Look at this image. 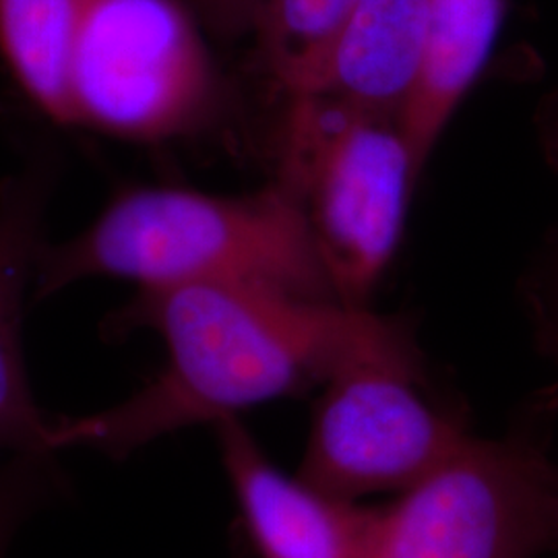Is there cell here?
Here are the masks:
<instances>
[{
  "instance_id": "cell-1",
  "label": "cell",
  "mask_w": 558,
  "mask_h": 558,
  "mask_svg": "<svg viewBox=\"0 0 558 558\" xmlns=\"http://www.w3.org/2000/svg\"><path fill=\"white\" fill-rule=\"evenodd\" d=\"M141 327L166 348L160 373L108 410L57 420V453L129 458L184 428L302 396L364 360L422 359L399 317L248 281L143 288L108 323L114 336Z\"/></svg>"
},
{
  "instance_id": "cell-2",
  "label": "cell",
  "mask_w": 558,
  "mask_h": 558,
  "mask_svg": "<svg viewBox=\"0 0 558 558\" xmlns=\"http://www.w3.org/2000/svg\"><path fill=\"white\" fill-rule=\"evenodd\" d=\"M87 278L129 279L140 290L248 281L338 300L299 201L281 182L236 197L172 186L124 191L75 239L44 244L34 290L48 299Z\"/></svg>"
},
{
  "instance_id": "cell-3",
  "label": "cell",
  "mask_w": 558,
  "mask_h": 558,
  "mask_svg": "<svg viewBox=\"0 0 558 558\" xmlns=\"http://www.w3.org/2000/svg\"><path fill=\"white\" fill-rule=\"evenodd\" d=\"M558 396L534 399L495 439L465 440L375 509L371 558H538L558 550Z\"/></svg>"
},
{
  "instance_id": "cell-4",
  "label": "cell",
  "mask_w": 558,
  "mask_h": 558,
  "mask_svg": "<svg viewBox=\"0 0 558 558\" xmlns=\"http://www.w3.org/2000/svg\"><path fill=\"white\" fill-rule=\"evenodd\" d=\"M420 174L401 120L290 98L278 182L299 201L339 302L366 306L398 251Z\"/></svg>"
},
{
  "instance_id": "cell-5",
  "label": "cell",
  "mask_w": 558,
  "mask_h": 558,
  "mask_svg": "<svg viewBox=\"0 0 558 558\" xmlns=\"http://www.w3.org/2000/svg\"><path fill=\"white\" fill-rule=\"evenodd\" d=\"M189 0H87L71 46L73 124L141 143L216 124L228 92Z\"/></svg>"
},
{
  "instance_id": "cell-6",
  "label": "cell",
  "mask_w": 558,
  "mask_h": 558,
  "mask_svg": "<svg viewBox=\"0 0 558 558\" xmlns=\"http://www.w3.org/2000/svg\"><path fill=\"white\" fill-rule=\"evenodd\" d=\"M470 437L428 391L424 359L364 360L323 385L299 476L345 500L401 493Z\"/></svg>"
},
{
  "instance_id": "cell-7",
  "label": "cell",
  "mask_w": 558,
  "mask_h": 558,
  "mask_svg": "<svg viewBox=\"0 0 558 558\" xmlns=\"http://www.w3.org/2000/svg\"><path fill=\"white\" fill-rule=\"evenodd\" d=\"M221 465L257 558H371L375 509L281 472L240 418L216 426Z\"/></svg>"
},
{
  "instance_id": "cell-8",
  "label": "cell",
  "mask_w": 558,
  "mask_h": 558,
  "mask_svg": "<svg viewBox=\"0 0 558 558\" xmlns=\"http://www.w3.org/2000/svg\"><path fill=\"white\" fill-rule=\"evenodd\" d=\"M54 179L52 161L40 158L0 184V461L57 456V420L34 399L21 341L23 300L36 279Z\"/></svg>"
},
{
  "instance_id": "cell-9",
  "label": "cell",
  "mask_w": 558,
  "mask_h": 558,
  "mask_svg": "<svg viewBox=\"0 0 558 558\" xmlns=\"http://www.w3.org/2000/svg\"><path fill=\"white\" fill-rule=\"evenodd\" d=\"M426 54V0H360L319 77L300 96L403 122L418 94Z\"/></svg>"
},
{
  "instance_id": "cell-10",
  "label": "cell",
  "mask_w": 558,
  "mask_h": 558,
  "mask_svg": "<svg viewBox=\"0 0 558 558\" xmlns=\"http://www.w3.org/2000/svg\"><path fill=\"white\" fill-rule=\"evenodd\" d=\"M507 0H426L428 54L403 131L420 172L493 54Z\"/></svg>"
},
{
  "instance_id": "cell-11",
  "label": "cell",
  "mask_w": 558,
  "mask_h": 558,
  "mask_svg": "<svg viewBox=\"0 0 558 558\" xmlns=\"http://www.w3.org/2000/svg\"><path fill=\"white\" fill-rule=\"evenodd\" d=\"M87 0H0V54L23 94L59 124H73L66 71Z\"/></svg>"
},
{
  "instance_id": "cell-12",
  "label": "cell",
  "mask_w": 558,
  "mask_h": 558,
  "mask_svg": "<svg viewBox=\"0 0 558 558\" xmlns=\"http://www.w3.org/2000/svg\"><path fill=\"white\" fill-rule=\"evenodd\" d=\"M360 0H257L251 36L288 98L306 94Z\"/></svg>"
},
{
  "instance_id": "cell-13",
  "label": "cell",
  "mask_w": 558,
  "mask_h": 558,
  "mask_svg": "<svg viewBox=\"0 0 558 558\" xmlns=\"http://www.w3.org/2000/svg\"><path fill=\"white\" fill-rule=\"evenodd\" d=\"M52 458L0 461V558H7L21 525L59 490Z\"/></svg>"
},
{
  "instance_id": "cell-14",
  "label": "cell",
  "mask_w": 558,
  "mask_h": 558,
  "mask_svg": "<svg viewBox=\"0 0 558 558\" xmlns=\"http://www.w3.org/2000/svg\"><path fill=\"white\" fill-rule=\"evenodd\" d=\"M539 352L558 364V234L544 248L525 286Z\"/></svg>"
},
{
  "instance_id": "cell-15",
  "label": "cell",
  "mask_w": 558,
  "mask_h": 558,
  "mask_svg": "<svg viewBox=\"0 0 558 558\" xmlns=\"http://www.w3.org/2000/svg\"><path fill=\"white\" fill-rule=\"evenodd\" d=\"M205 32L220 40L251 36L257 0H189Z\"/></svg>"
},
{
  "instance_id": "cell-16",
  "label": "cell",
  "mask_w": 558,
  "mask_h": 558,
  "mask_svg": "<svg viewBox=\"0 0 558 558\" xmlns=\"http://www.w3.org/2000/svg\"><path fill=\"white\" fill-rule=\"evenodd\" d=\"M539 140L546 158L558 168V100L548 101L539 114Z\"/></svg>"
}]
</instances>
